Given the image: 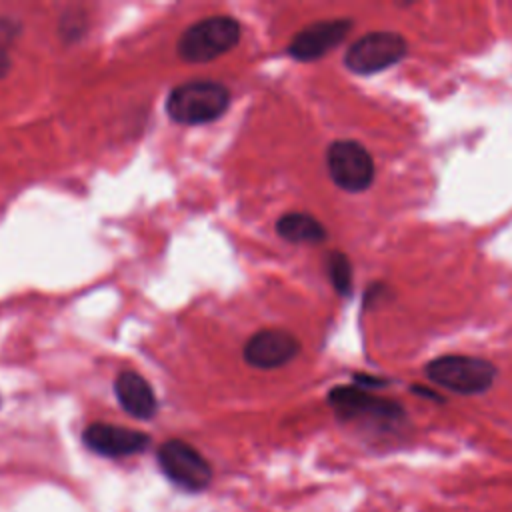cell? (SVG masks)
Listing matches in <instances>:
<instances>
[{"mask_svg": "<svg viewBox=\"0 0 512 512\" xmlns=\"http://www.w3.org/2000/svg\"><path fill=\"white\" fill-rule=\"evenodd\" d=\"M230 92L214 80H192L176 86L166 100L168 116L178 124H206L224 114Z\"/></svg>", "mask_w": 512, "mask_h": 512, "instance_id": "1", "label": "cell"}, {"mask_svg": "<svg viewBox=\"0 0 512 512\" xmlns=\"http://www.w3.org/2000/svg\"><path fill=\"white\" fill-rule=\"evenodd\" d=\"M430 382L456 394H482L496 380V366L478 356L446 354L430 360L424 368Z\"/></svg>", "mask_w": 512, "mask_h": 512, "instance_id": "2", "label": "cell"}, {"mask_svg": "<svg viewBox=\"0 0 512 512\" xmlns=\"http://www.w3.org/2000/svg\"><path fill=\"white\" fill-rule=\"evenodd\" d=\"M240 40V24L230 16H210L188 26L178 38V54L186 62L202 64L230 52Z\"/></svg>", "mask_w": 512, "mask_h": 512, "instance_id": "3", "label": "cell"}, {"mask_svg": "<svg viewBox=\"0 0 512 512\" xmlns=\"http://www.w3.org/2000/svg\"><path fill=\"white\" fill-rule=\"evenodd\" d=\"M406 52L408 44L402 34L376 30L350 44L344 54V66L358 76H370L392 68L406 56Z\"/></svg>", "mask_w": 512, "mask_h": 512, "instance_id": "4", "label": "cell"}, {"mask_svg": "<svg viewBox=\"0 0 512 512\" xmlns=\"http://www.w3.org/2000/svg\"><path fill=\"white\" fill-rule=\"evenodd\" d=\"M162 474L186 492H200L212 480V468L208 460L188 442L172 438L158 446L156 452Z\"/></svg>", "mask_w": 512, "mask_h": 512, "instance_id": "5", "label": "cell"}, {"mask_svg": "<svg viewBox=\"0 0 512 512\" xmlns=\"http://www.w3.org/2000/svg\"><path fill=\"white\" fill-rule=\"evenodd\" d=\"M326 166L334 184L346 192H364L374 182L372 154L356 140H334L326 150Z\"/></svg>", "mask_w": 512, "mask_h": 512, "instance_id": "6", "label": "cell"}, {"mask_svg": "<svg viewBox=\"0 0 512 512\" xmlns=\"http://www.w3.org/2000/svg\"><path fill=\"white\" fill-rule=\"evenodd\" d=\"M328 404L334 408L338 418L342 420H364V422H398L404 414L402 406L372 396L362 386H336L328 394Z\"/></svg>", "mask_w": 512, "mask_h": 512, "instance_id": "7", "label": "cell"}, {"mask_svg": "<svg viewBox=\"0 0 512 512\" xmlns=\"http://www.w3.org/2000/svg\"><path fill=\"white\" fill-rule=\"evenodd\" d=\"M352 28L350 18L320 20L302 28L288 44V54L300 62H312L336 48Z\"/></svg>", "mask_w": 512, "mask_h": 512, "instance_id": "8", "label": "cell"}, {"mask_svg": "<svg viewBox=\"0 0 512 512\" xmlns=\"http://www.w3.org/2000/svg\"><path fill=\"white\" fill-rule=\"evenodd\" d=\"M82 440L88 450L106 458H124V456L140 454L150 444V436L140 430H132L116 424H104V422L90 424L84 430Z\"/></svg>", "mask_w": 512, "mask_h": 512, "instance_id": "9", "label": "cell"}, {"mask_svg": "<svg viewBox=\"0 0 512 512\" xmlns=\"http://www.w3.org/2000/svg\"><path fill=\"white\" fill-rule=\"evenodd\" d=\"M300 342L294 334L278 328H266L248 338L244 344V360L262 370L280 368L296 358Z\"/></svg>", "mask_w": 512, "mask_h": 512, "instance_id": "10", "label": "cell"}, {"mask_svg": "<svg viewBox=\"0 0 512 512\" xmlns=\"http://www.w3.org/2000/svg\"><path fill=\"white\" fill-rule=\"evenodd\" d=\"M114 394L124 412H128L134 418L148 420L158 410L154 390L138 372L122 370L114 380Z\"/></svg>", "mask_w": 512, "mask_h": 512, "instance_id": "11", "label": "cell"}, {"mask_svg": "<svg viewBox=\"0 0 512 512\" xmlns=\"http://www.w3.org/2000/svg\"><path fill=\"white\" fill-rule=\"evenodd\" d=\"M276 232L292 244H320L326 240V228L306 212H288L278 218Z\"/></svg>", "mask_w": 512, "mask_h": 512, "instance_id": "12", "label": "cell"}, {"mask_svg": "<svg viewBox=\"0 0 512 512\" xmlns=\"http://www.w3.org/2000/svg\"><path fill=\"white\" fill-rule=\"evenodd\" d=\"M326 272L334 286V290L342 296L350 294L352 288V266L346 254L342 252H330L326 260Z\"/></svg>", "mask_w": 512, "mask_h": 512, "instance_id": "13", "label": "cell"}, {"mask_svg": "<svg viewBox=\"0 0 512 512\" xmlns=\"http://www.w3.org/2000/svg\"><path fill=\"white\" fill-rule=\"evenodd\" d=\"M8 70H10V58H8L6 50L0 48V78H4Z\"/></svg>", "mask_w": 512, "mask_h": 512, "instance_id": "14", "label": "cell"}]
</instances>
